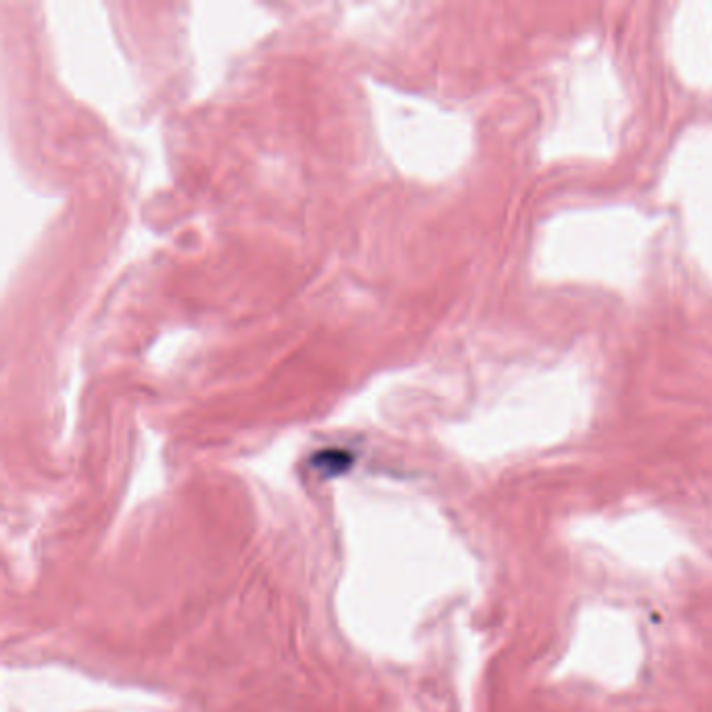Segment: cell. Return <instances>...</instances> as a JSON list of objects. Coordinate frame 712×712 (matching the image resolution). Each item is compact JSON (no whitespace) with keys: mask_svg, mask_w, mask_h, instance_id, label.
<instances>
[{"mask_svg":"<svg viewBox=\"0 0 712 712\" xmlns=\"http://www.w3.org/2000/svg\"><path fill=\"white\" fill-rule=\"evenodd\" d=\"M316 468L326 470L328 474H341L349 468L351 464V456L341 452V449H328V452H322L320 456L314 458Z\"/></svg>","mask_w":712,"mask_h":712,"instance_id":"cell-1","label":"cell"}]
</instances>
